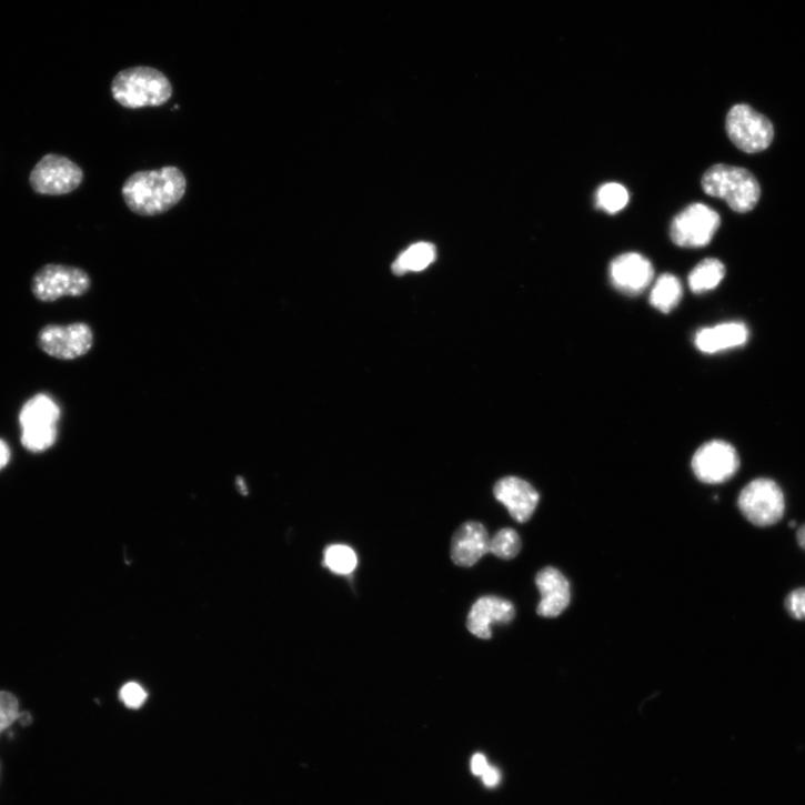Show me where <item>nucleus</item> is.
<instances>
[{
  "label": "nucleus",
  "instance_id": "f257e3e1",
  "mask_svg": "<svg viewBox=\"0 0 805 805\" xmlns=\"http://www.w3.org/2000/svg\"><path fill=\"white\" fill-rule=\"evenodd\" d=\"M188 181L174 167L132 174L122 187V198L128 209L140 217L164 214L185 197Z\"/></svg>",
  "mask_w": 805,
  "mask_h": 805
},
{
  "label": "nucleus",
  "instance_id": "f03ea898",
  "mask_svg": "<svg viewBox=\"0 0 805 805\" xmlns=\"http://www.w3.org/2000/svg\"><path fill=\"white\" fill-rule=\"evenodd\" d=\"M113 99L124 108L160 107L170 101L173 87L164 73L137 67L121 71L111 84Z\"/></svg>",
  "mask_w": 805,
  "mask_h": 805
},
{
  "label": "nucleus",
  "instance_id": "7ed1b4c3",
  "mask_svg": "<svg viewBox=\"0 0 805 805\" xmlns=\"http://www.w3.org/2000/svg\"><path fill=\"white\" fill-rule=\"evenodd\" d=\"M704 192L713 198L727 202L737 213L751 212L759 201L761 188L755 177L747 170L715 165L703 177Z\"/></svg>",
  "mask_w": 805,
  "mask_h": 805
},
{
  "label": "nucleus",
  "instance_id": "20e7f679",
  "mask_svg": "<svg viewBox=\"0 0 805 805\" xmlns=\"http://www.w3.org/2000/svg\"><path fill=\"white\" fill-rule=\"evenodd\" d=\"M60 419L61 409L52 396L40 393L30 399L19 415L23 447L36 454L51 449L58 440Z\"/></svg>",
  "mask_w": 805,
  "mask_h": 805
},
{
  "label": "nucleus",
  "instance_id": "39448f33",
  "mask_svg": "<svg viewBox=\"0 0 805 805\" xmlns=\"http://www.w3.org/2000/svg\"><path fill=\"white\" fill-rule=\"evenodd\" d=\"M84 180L82 169L70 158L48 153L30 174L32 190L44 197H63L77 191Z\"/></svg>",
  "mask_w": 805,
  "mask_h": 805
},
{
  "label": "nucleus",
  "instance_id": "423d86ee",
  "mask_svg": "<svg viewBox=\"0 0 805 805\" xmlns=\"http://www.w3.org/2000/svg\"><path fill=\"white\" fill-rule=\"evenodd\" d=\"M742 515L757 527L777 524L784 516L785 500L777 483L759 477L748 483L738 497Z\"/></svg>",
  "mask_w": 805,
  "mask_h": 805
},
{
  "label": "nucleus",
  "instance_id": "0eeeda50",
  "mask_svg": "<svg viewBox=\"0 0 805 805\" xmlns=\"http://www.w3.org/2000/svg\"><path fill=\"white\" fill-rule=\"evenodd\" d=\"M91 288L90 275L82 269L64 264H46L33 276L31 290L41 302L63 296H82Z\"/></svg>",
  "mask_w": 805,
  "mask_h": 805
},
{
  "label": "nucleus",
  "instance_id": "6e6552de",
  "mask_svg": "<svg viewBox=\"0 0 805 805\" xmlns=\"http://www.w3.org/2000/svg\"><path fill=\"white\" fill-rule=\"evenodd\" d=\"M726 131L732 142L747 153L767 149L774 138L772 122L746 104L731 109L726 118Z\"/></svg>",
  "mask_w": 805,
  "mask_h": 805
},
{
  "label": "nucleus",
  "instance_id": "1a4fd4ad",
  "mask_svg": "<svg viewBox=\"0 0 805 805\" xmlns=\"http://www.w3.org/2000/svg\"><path fill=\"white\" fill-rule=\"evenodd\" d=\"M93 343V332L84 322H74L68 326L48 325L38 335L40 350L60 361H73L87 355Z\"/></svg>",
  "mask_w": 805,
  "mask_h": 805
},
{
  "label": "nucleus",
  "instance_id": "9d476101",
  "mask_svg": "<svg viewBox=\"0 0 805 805\" xmlns=\"http://www.w3.org/2000/svg\"><path fill=\"white\" fill-rule=\"evenodd\" d=\"M720 227L718 213L707 205L697 203L690 205L674 219L671 238L681 248H704L712 242Z\"/></svg>",
  "mask_w": 805,
  "mask_h": 805
},
{
  "label": "nucleus",
  "instance_id": "9b49d317",
  "mask_svg": "<svg viewBox=\"0 0 805 805\" xmlns=\"http://www.w3.org/2000/svg\"><path fill=\"white\" fill-rule=\"evenodd\" d=\"M692 466L695 475L704 483H722L729 480L739 467L735 447L722 440L702 445L694 454Z\"/></svg>",
  "mask_w": 805,
  "mask_h": 805
},
{
  "label": "nucleus",
  "instance_id": "f8f14e48",
  "mask_svg": "<svg viewBox=\"0 0 805 805\" xmlns=\"http://www.w3.org/2000/svg\"><path fill=\"white\" fill-rule=\"evenodd\" d=\"M655 270L652 262L638 253H625L610 264L613 285L624 294L637 295L653 282Z\"/></svg>",
  "mask_w": 805,
  "mask_h": 805
},
{
  "label": "nucleus",
  "instance_id": "ddd939ff",
  "mask_svg": "<svg viewBox=\"0 0 805 805\" xmlns=\"http://www.w3.org/2000/svg\"><path fill=\"white\" fill-rule=\"evenodd\" d=\"M494 495L521 524L532 519L540 503L537 491L531 483L517 476L501 479L495 485Z\"/></svg>",
  "mask_w": 805,
  "mask_h": 805
},
{
  "label": "nucleus",
  "instance_id": "4468645a",
  "mask_svg": "<svg viewBox=\"0 0 805 805\" xmlns=\"http://www.w3.org/2000/svg\"><path fill=\"white\" fill-rule=\"evenodd\" d=\"M515 617V607L509 600L499 596L479 598L467 615V630L479 638L492 637V626L507 624Z\"/></svg>",
  "mask_w": 805,
  "mask_h": 805
},
{
  "label": "nucleus",
  "instance_id": "2eb2a0df",
  "mask_svg": "<svg viewBox=\"0 0 805 805\" xmlns=\"http://www.w3.org/2000/svg\"><path fill=\"white\" fill-rule=\"evenodd\" d=\"M491 537L480 523L466 522L453 535L451 559L462 567H471L490 553Z\"/></svg>",
  "mask_w": 805,
  "mask_h": 805
},
{
  "label": "nucleus",
  "instance_id": "dca6fc26",
  "mask_svg": "<svg viewBox=\"0 0 805 805\" xmlns=\"http://www.w3.org/2000/svg\"><path fill=\"white\" fill-rule=\"evenodd\" d=\"M536 585L541 592L537 613L544 617L561 615L571 603V585L567 578L554 567L542 570L536 576Z\"/></svg>",
  "mask_w": 805,
  "mask_h": 805
},
{
  "label": "nucleus",
  "instance_id": "f3484780",
  "mask_svg": "<svg viewBox=\"0 0 805 805\" xmlns=\"http://www.w3.org/2000/svg\"><path fill=\"white\" fill-rule=\"evenodd\" d=\"M748 340V330L741 322H728L697 333L695 344L705 354H716L743 346Z\"/></svg>",
  "mask_w": 805,
  "mask_h": 805
},
{
  "label": "nucleus",
  "instance_id": "a211bd4d",
  "mask_svg": "<svg viewBox=\"0 0 805 805\" xmlns=\"http://www.w3.org/2000/svg\"><path fill=\"white\" fill-rule=\"evenodd\" d=\"M436 258V250L430 243H417L404 251L394 262L392 269L396 275L410 271L419 272L432 264Z\"/></svg>",
  "mask_w": 805,
  "mask_h": 805
},
{
  "label": "nucleus",
  "instance_id": "6ab92c4d",
  "mask_svg": "<svg viewBox=\"0 0 805 805\" xmlns=\"http://www.w3.org/2000/svg\"><path fill=\"white\" fill-rule=\"evenodd\" d=\"M725 265L717 259H705L690 274V286L694 293L701 294L714 290L723 281Z\"/></svg>",
  "mask_w": 805,
  "mask_h": 805
},
{
  "label": "nucleus",
  "instance_id": "aec40b11",
  "mask_svg": "<svg viewBox=\"0 0 805 805\" xmlns=\"http://www.w3.org/2000/svg\"><path fill=\"white\" fill-rule=\"evenodd\" d=\"M682 298V282L677 276L667 273L657 280L651 294V303L660 311L670 313L680 304Z\"/></svg>",
  "mask_w": 805,
  "mask_h": 805
},
{
  "label": "nucleus",
  "instance_id": "412c9836",
  "mask_svg": "<svg viewBox=\"0 0 805 805\" xmlns=\"http://www.w3.org/2000/svg\"><path fill=\"white\" fill-rule=\"evenodd\" d=\"M358 564V555L350 546L332 545L325 551L324 565L335 574L350 575Z\"/></svg>",
  "mask_w": 805,
  "mask_h": 805
},
{
  "label": "nucleus",
  "instance_id": "4be33fe9",
  "mask_svg": "<svg viewBox=\"0 0 805 805\" xmlns=\"http://www.w3.org/2000/svg\"><path fill=\"white\" fill-rule=\"evenodd\" d=\"M628 199L627 190L617 183L605 184L596 193L597 207L608 214L622 211L627 205Z\"/></svg>",
  "mask_w": 805,
  "mask_h": 805
},
{
  "label": "nucleus",
  "instance_id": "5701e85b",
  "mask_svg": "<svg viewBox=\"0 0 805 805\" xmlns=\"http://www.w3.org/2000/svg\"><path fill=\"white\" fill-rule=\"evenodd\" d=\"M522 549L521 537L516 531L504 529L490 543V553L499 559L510 561L516 557Z\"/></svg>",
  "mask_w": 805,
  "mask_h": 805
},
{
  "label": "nucleus",
  "instance_id": "b1692460",
  "mask_svg": "<svg viewBox=\"0 0 805 805\" xmlns=\"http://www.w3.org/2000/svg\"><path fill=\"white\" fill-rule=\"evenodd\" d=\"M27 712H20L19 700L9 692H0V734L7 732L14 723L21 722Z\"/></svg>",
  "mask_w": 805,
  "mask_h": 805
},
{
  "label": "nucleus",
  "instance_id": "393cba45",
  "mask_svg": "<svg viewBox=\"0 0 805 805\" xmlns=\"http://www.w3.org/2000/svg\"><path fill=\"white\" fill-rule=\"evenodd\" d=\"M784 606L791 617L797 621H805V587L796 588L788 593Z\"/></svg>",
  "mask_w": 805,
  "mask_h": 805
},
{
  "label": "nucleus",
  "instance_id": "a878e982",
  "mask_svg": "<svg viewBox=\"0 0 805 805\" xmlns=\"http://www.w3.org/2000/svg\"><path fill=\"white\" fill-rule=\"evenodd\" d=\"M120 698L127 707L140 708L147 701V693L140 685L129 683L121 690Z\"/></svg>",
  "mask_w": 805,
  "mask_h": 805
},
{
  "label": "nucleus",
  "instance_id": "bb28decb",
  "mask_svg": "<svg viewBox=\"0 0 805 805\" xmlns=\"http://www.w3.org/2000/svg\"><path fill=\"white\" fill-rule=\"evenodd\" d=\"M490 767L487 759L482 754H476L473 756L471 762V769L475 775H481L486 772V769Z\"/></svg>",
  "mask_w": 805,
  "mask_h": 805
},
{
  "label": "nucleus",
  "instance_id": "cd10ccee",
  "mask_svg": "<svg viewBox=\"0 0 805 805\" xmlns=\"http://www.w3.org/2000/svg\"><path fill=\"white\" fill-rule=\"evenodd\" d=\"M11 455L12 453L9 444L3 439H0V471L9 465Z\"/></svg>",
  "mask_w": 805,
  "mask_h": 805
},
{
  "label": "nucleus",
  "instance_id": "c85d7f7f",
  "mask_svg": "<svg viewBox=\"0 0 805 805\" xmlns=\"http://www.w3.org/2000/svg\"><path fill=\"white\" fill-rule=\"evenodd\" d=\"M483 782L489 786H495L501 781L500 772L494 767H489L485 773L482 774Z\"/></svg>",
  "mask_w": 805,
  "mask_h": 805
},
{
  "label": "nucleus",
  "instance_id": "c756f323",
  "mask_svg": "<svg viewBox=\"0 0 805 805\" xmlns=\"http://www.w3.org/2000/svg\"><path fill=\"white\" fill-rule=\"evenodd\" d=\"M797 544L805 551V525L801 526L796 533Z\"/></svg>",
  "mask_w": 805,
  "mask_h": 805
},
{
  "label": "nucleus",
  "instance_id": "7c9ffc66",
  "mask_svg": "<svg viewBox=\"0 0 805 805\" xmlns=\"http://www.w3.org/2000/svg\"><path fill=\"white\" fill-rule=\"evenodd\" d=\"M238 485L241 489V494L246 495L248 490L245 489V482H244L243 477H238Z\"/></svg>",
  "mask_w": 805,
  "mask_h": 805
}]
</instances>
